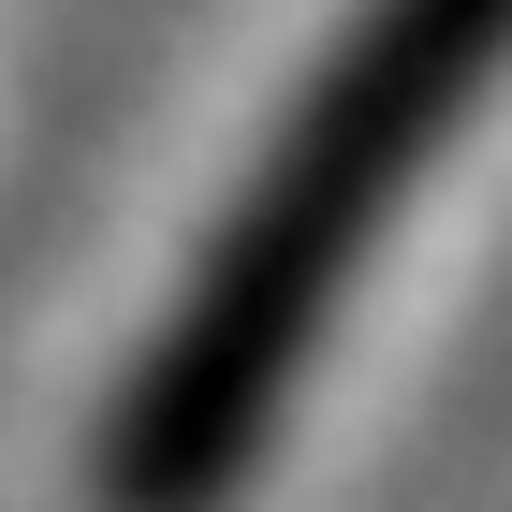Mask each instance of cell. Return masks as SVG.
Instances as JSON below:
<instances>
[{
	"instance_id": "1",
	"label": "cell",
	"mask_w": 512,
	"mask_h": 512,
	"mask_svg": "<svg viewBox=\"0 0 512 512\" xmlns=\"http://www.w3.org/2000/svg\"><path fill=\"white\" fill-rule=\"evenodd\" d=\"M498 59H512V0H366V30L322 59V88L293 103V132L235 191V220L205 235L176 322L118 381L103 512H220L249 483V454L278 439L322 322L352 293V264L425 191L439 132L469 118V88Z\"/></svg>"
}]
</instances>
